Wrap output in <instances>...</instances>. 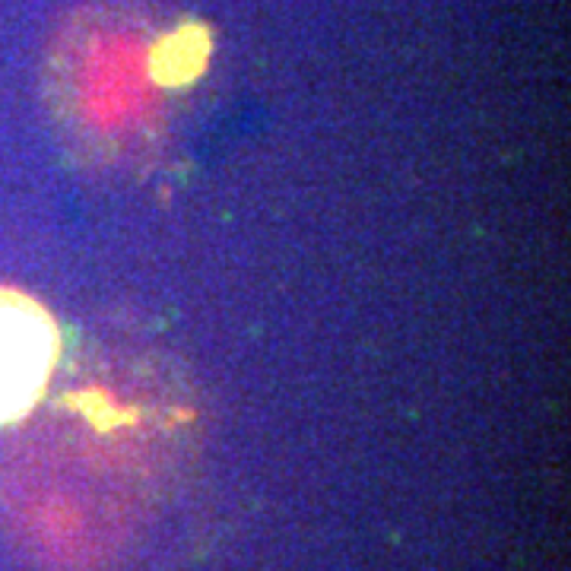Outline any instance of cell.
<instances>
[{"mask_svg":"<svg viewBox=\"0 0 571 571\" xmlns=\"http://www.w3.org/2000/svg\"><path fill=\"white\" fill-rule=\"evenodd\" d=\"M61 359V331L39 299L0 286V425L26 419Z\"/></svg>","mask_w":571,"mask_h":571,"instance_id":"1","label":"cell"}]
</instances>
